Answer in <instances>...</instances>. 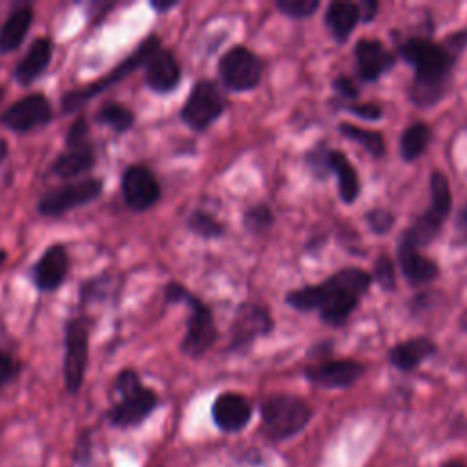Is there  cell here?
<instances>
[{
  "label": "cell",
  "mask_w": 467,
  "mask_h": 467,
  "mask_svg": "<svg viewBox=\"0 0 467 467\" xmlns=\"http://www.w3.org/2000/svg\"><path fill=\"white\" fill-rule=\"evenodd\" d=\"M102 181L97 177H82L60 186H55L40 195L36 212L42 217H60L78 206H86L100 197Z\"/></svg>",
  "instance_id": "9c48e42d"
},
{
  "label": "cell",
  "mask_w": 467,
  "mask_h": 467,
  "mask_svg": "<svg viewBox=\"0 0 467 467\" xmlns=\"http://www.w3.org/2000/svg\"><path fill=\"white\" fill-rule=\"evenodd\" d=\"M356 62L358 73L363 80H376L394 66L396 58L379 40L361 38L356 44Z\"/></svg>",
  "instance_id": "d6986e66"
},
{
  "label": "cell",
  "mask_w": 467,
  "mask_h": 467,
  "mask_svg": "<svg viewBox=\"0 0 467 467\" xmlns=\"http://www.w3.org/2000/svg\"><path fill=\"white\" fill-rule=\"evenodd\" d=\"M186 226L202 239H219L226 232V226L213 213L204 210H193L186 219Z\"/></svg>",
  "instance_id": "f546056e"
},
{
  "label": "cell",
  "mask_w": 467,
  "mask_h": 467,
  "mask_svg": "<svg viewBox=\"0 0 467 467\" xmlns=\"http://www.w3.org/2000/svg\"><path fill=\"white\" fill-rule=\"evenodd\" d=\"M363 372V365L354 359H336L308 367L305 376L310 383L323 389H347L354 385Z\"/></svg>",
  "instance_id": "2e32d148"
},
{
  "label": "cell",
  "mask_w": 467,
  "mask_h": 467,
  "mask_svg": "<svg viewBox=\"0 0 467 467\" xmlns=\"http://www.w3.org/2000/svg\"><path fill=\"white\" fill-rule=\"evenodd\" d=\"M120 192L126 206L133 212H146L161 199V184L144 164H131L122 171Z\"/></svg>",
  "instance_id": "4fadbf2b"
},
{
  "label": "cell",
  "mask_w": 467,
  "mask_h": 467,
  "mask_svg": "<svg viewBox=\"0 0 467 467\" xmlns=\"http://www.w3.org/2000/svg\"><path fill=\"white\" fill-rule=\"evenodd\" d=\"M53 119L51 102L44 93H29L15 100L2 115L0 122L15 133H27L35 128L49 124Z\"/></svg>",
  "instance_id": "7c38bea8"
},
{
  "label": "cell",
  "mask_w": 467,
  "mask_h": 467,
  "mask_svg": "<svg viewBox=\"0 0 467 467\" xmlns=\"http://www.w3.org/2000/svg\"><path fill=\"white\" fill-rule=\"evenodd\" d=\"M97 164L95 146L89 140L82 142H66L64 151H60L51 164V173L60 179H77L80 175H86L93 170Z\"/></svg>",
  "instance_id": "ac0fdd59"
},
{
  "label": "cell",
  "mask_w": 467,
  "mask_h": 467,
  "mask_svg": "<svg viewBox=\"0 0 467 467\" xmlns=\"http://www.w3.org/2000/svg\"><path fill=\"white\" fill-rule=\"evenodd\" d=\"M31 24H33L31 7H18L11 11L4 20V24L0 26V55L16 51L22 46Z\"/></svg>",
  "instance_id": "603a6c76"
},
{
  "label": "cell",
  "mask_w": 467,
  "mask_h": 467,
  "mask_svg": "<svg viewBox=\"0 0 467 467\" xmlns=\"http://www.w3.org/2000/svg\"><path fill=\"white\" fill-rule=\"evenodd\" d=\"M429 140H431V128L425 122L410 124L401 135V142H400L401 157L405 161L418 159L427 150Z\"/></svg>",
  "instance_id": "83f0119b"
},
{
  "label": "cell",
  "mask_w": 467,
  "mask_h": 467,
  "mask_svg": "<svg viewBox=\"0 0 467 467\" xmlns=\"http://www.w3.org/2000/svg\"><path fill=\"white\" fill-rule=\"evenodd\" d=\"M2 99H4V89L0 88V100H2Z\"/></svg>",
  "instance_id": "f6af8a7d"
},
{
  "label": "cell",
  "mask_w": 467,
  "mask_h": 467,
  "mask_svg": "<svg viewBox=\"0 0 467 467\" xmlns=\"http://www.w3.org/2000/svg\"><path fill=\"white\" fill-rule=\"evenodd\" d=\"M226 104V95L219 82L201 78L192 86L179 117L192 131H204L223 115Z\"/></svg>",
  "instance_id": "52a82bcc"
},
{
  "label": "cell",
  "mask_w": 467,
  "mask_h": 467,
  "mask_svg": "<svg viewBox=\"0 0 467 467\" xmlns=\"http://www.w3.org/2000/svg\"><path fill=\"white\" fill-rule=\"evenodd\" d=\"M367 223L376 234H387L394 224V215L385 208H374L367 213Z\"/></svg>",
  "instance_id": "e575fe53"
},
{
  "label": "cell",
  "mask_w": 467,
  "mask_h": 467,
  "mask_svg": "<svg viewBox=\"0 0 467 467\" xmlns=\"http://www.w3.org/2000/svg\"><path fill=\"white\" fill-rule=\"evenodd\" d=\"M69 255L64 244H51L31 268V277L40 292L57 290L67 277Z\"/></svg>",
  "instance_id": "9a60e30c"
},
{
  "label": "cell",
  "mask_w": 467,
  "mask_h": 467,
  "mask_svg": "<svg viewBox=\"0 0 467 467\" xmlns=\"http://www.w3.org/2000/svg\"><path fill=\"white\" fill-rule=\"evenodd\" d=\"M161 47V38L157 35H150L148 38H144L131 55H128L122 62H119L111 71H108L104 77L97 78L95 82L84 86V88H77V89H69L62 95L60 99V106L64 113H73L77 109H80V106L88 104L93 97L104 93L106 89H109L113 84L124 80L128 75H131L139 66H144V62L148 60V57Z\"/></svg>",
  "instance_id": "8992f818"
},
{
  "label": "cell",
  "mask_w": 467,
  "mask_h": 467,
  "mask_svg": "<svg viewBox=\"0 0 467 467\" xmlns=\"http://www.w3.org/2000/svg\"><path fill=\"white\" fill-rule=\"evenodd\" d=\"M334 89H336L339 95L347 97V99H354V97H358V89H356V86H354V84H352V80H350L348 77H345V75H341V77H337V78L334 80Z\"/></svg>",
  "instance_id": "74e56055"
},
{
  "label": "cell",
  "mask_w": 467,
  "mask_h": 467,
  "mask_svg": "<svg viewBox=\"0 0 467 467\" xmlns=\"http://www.w3.org/2000/svg\"><path fill=\"white\" fill-rule=\"evenodd\" d=\"M20 370V363L7 352L0 350V387L9 383Z\"/></svg>",
  "instance_id": "d590c367"
},
{
  "label": "cell",
  "mask_w": 467,
  "mask_h": 467,
  "mask_svg": "<svg viewBox=\"0 0 467 467\" xmlns=\"http://www.w3.org/2000/svg\"><path fill=\"white\" fill-rule=\"evenodd\" d=\"M374 277L383 290H392L396 286L394 263L389 255H379L374 263Z\"/></svg>",
  "instance_id": "836d02e7"
},
{
  "label": "cell",
  "mask_w": 467,
  "mask_h": 467,
  "mask_svg": "<svg viewBox=\"0 0 467 467\" xmlns=\"http://www.w3.org/2000/svg\"><path fill=\"white\" fill-rule=\"evenodd\" d=\"M250 418L252 405L239 392H221L212 403V420L223 432L243 431Z\"/></svg>",
  "instance_id": "e0dca14e"
},
{
  "label": "cell",
  "mask_w": 467,
  "mask_h": 467,
  "mask_svg": "<svg viewBox=\"0 0 467 467\" xmlns=\"http://www.w3.org/2000/svg\"><path fill=\"white\" fill-rule=\"evenodd\" d=\"M243 224L250 234H263L274 224V213L265 202L254 204L243 213Z\"/></svg>",
  "instance_id": "1f68e13d"
},
{
  "label": "cell",
  "mask_w": 467,
  "mask_h": 467,
  "mask_svg": "<svg viewBox=\"0 0 467 467\" xmlns=\"http://www.w3.org/2000/svg\"><path fill=\"white\" fill-rule=\"evenodd\" d=\"M150 5H151V9H155L159 15H164V13H168L170 9H173V7H177L179 5V0H164V2H161V0H151L150 2Z\"/></svg>",
  "instance_id": "ab89813d"
},
{
  "label": "cell",
  "mask_w": 467,
  "mask_h": 467,
  "mask_svg": "<svg viewBox=\"0 0 467 467\" xmlns=\"http://www.w3.org/2000/svg\"><path fill=\"white\" fill-rule=\"evenodd\" d=\"M358 5H359L361 20H365V22H370L374 18V15L378 13V7H379L376 0H365V2L358 4Z\"/></svg>",
  "instance_id": "f35d334b"
},
{
  "label": "cell",
  "mask_w": 467,
  "mask_h": 467,
  "mask_svg": "<svg viewBox=\"0 0 467 467\" xmlns=\"http://www.w3.org/2000/svg\"><path fill=\"white\" fill-rule=\"evenodd\" d=\"M164 299L170 305L184 303L190 308L186 319V332L179 345L181 352L190 358L204 356L217 341V327L210 306L177 281H170L164 286Z\"/></svg>",
  "instance_id": "3957f363"
},
{
  "label": "cell",
  "mask_w": 467,
  "mask_h": 467,
  "mask_svg": "<svg viewBox=\"0 0 467 467\" xmlns=\"http://www.w3.org/2000/svg\"><path fill=\"white\" fill-rule=\"evenodd\" d=\"M89 358V323L86 317H71L64 325V387L77 394L84 383Z\"/></svg>",
  "instance_id": "ba28073f"
},
{
  "label": "cell",
  "mask_w": 467,
  "mask_h": 467,
  "mask_svg": "<svg viewBox=\"0 0 467 467\" xmlns=\"http://www.w3.org/2000/svg\"><path fill=\"white\" fill-rule=\"evenodd\" d=\"M327 164L328 171H334L337 175V188L341 199L350 204L359 195V179L356 173V168L347 161L345 153L337 150H328L327 153Z\"/></svg>",
  "instance_id": "d4e9b609"
},
{
  "label": "cell",
  "mask_w": 467,
  "mask_h": 467,
  "mask_svg": "<svg viewBox=\"0 0 467 467\" xmlns=\"http://www.w3.org/2000/svg\"><path fill=\"white\" fill-rule=\"evenodd\" d=\"M9 155V148H7V142L0 137V162Z\"/></svg>",
  "instance_id": "b9f144b4"
},
{
  "label": "cell",
  "mask_w": 467,
  "mask_h": 467,
  "mask_svg": "<svg viewBox=\"0 0 467 467\" xmlns=\"http://www.w3.org/2000/svg\"><path fill=\"white\" fill-rule=\"evenodd\" d=\"M434 352H436L434 341H431L425 336H418L394 345L389 352V359L400 370H412L423 359L431 358Z\"/></svg>",
  "instance_id": "7402d4cb"
},
{
  "label": "cell",
  "mask_w": 467,
  "mask_h": 467,
  "mask_svg": "<svg viewBox=\"0 0 467 467\" xmlns=\"http://www.w3.org/2000/svg\"><path fill=\"white\" fill-rule=\"evenodd\" d=\"M401 57L414 66L416 77L409 95L416 106L436 104L449 89L454 51L449 46L414 36L401 44Z\"/></svg>",
  "instance_id": "7a4b0ae2"
},
{
  "label": "cell",
  "mask_w": 467,
  "mask_h": 467,
  "mask_svg": "<svg viewBox=\"0 0 467 467\" xmlns=\"http://www.w3.org/2000/svg\"><path fill=\"white\" fill-rule=\"evenodd\" d=\"M310 418V405L294 394H272L261 403L263 432L274 441L296 436L306 427Z\"/></svg>",
  "instance_id": "5b68a950"
},
{
  "label": "cell",
  "mask_w": 467,
  "mask_h": 467,
  "mask_svg": "<svg viewBox=\"0 0 467 467\" xmlns=\"http://www.w3.org/2000/svg\"><path fill=\"white\" fill-rule=\"evenodd\" d=\"M443 221H445L443 217H440L438 213H434V212L429 208V210H427L423 215H420V217L416 219V223L405 232V235H403L401 241L412 244L414 248L425 246V244H429V243L438 235V232H440Z\"/></svg>",
  "instance_id": "484cf974"
},
{
  "label": "cell",
  "mask_w": 467,
  "mask_h": 467,
  "mask_svg": "<svg viewBox=\"0 0 467 467\" xmlns=\"http://www.w3.org/2000/svg\"><path fill=\"white\" fill-rule=\"evenodd\" d=\"M339 131L347 139L358 142L372 157H381L385 153V139H383V135L379 131L363 130V128H359L356 124H350V122H341L339 124Z\"/></svg>",
  "instance_id": "f1b7e54d"
},
{
  "label": "cell",
  "mask_w": 467,
  "mask_h": 467,
  "mask_svg": "<svg viewBox=\"0 0 467 467\" xmlns=\"http://www.w3.org/2000/svg\"><path fill=\"white\" fill-rule=\"evenodd\" d=\"M452 197L447 177L441 171H434L431 177V210L440 217H447L451 212Z\"/></svg>",
  "instance_id": "4dcf8cb0"
},
{
  "label": "cell",
  "mask_w": 467,
  "mask_h": 467,
  "mask_svg": "<svg viewBox=\"0 0 467 467\" xmlns=\"http://www.w3.org/2000/svg\"><path fill=\"white\" fill-rule=\"evenodd\" d=\"M274 328L268 308L255 303H243L237 306L230 327V352H244L255 339L270 334Z\"/></svg>",
  "instance_id": "8fae6325"
},
{
  "label": "cell",
  "mask_w": 467,
  "mask_h": 467,
  "mask_svg": "<svg viewBox=\"0 0 467 467\" xmlns=\"http://www.w3.org/2000/svg\"><path fill=\"white\" fill-rule=\"evenodd\" d=\"M348 109H350L356 117L368 119V120L381 119V113H383V109H381L378 104H374V102H359V104H352V106H348Z\"/></svg>",
  "instance_id": "8d00e7d4"
},
{
  "label": "cell",
  "mask_w": 467,
  "mask_h": 467,
  "mask_svg": "<svg viewBox=\"0 0 467 467\" xmlns=\"http://www.w3.org/2000/svg\"><path fill=\"white\" fill-rule=\"evenodd\" d=\"M443 467H465V465L460 462H447Z\"/></svg>",
  "instance_id": "7bdbcfd3"
},
{
  "label": "cell",
  "mask_w": 467,
  "mask_h": 467,
  "mask_svg": "<svg viewBox=\"0 0 467 467\" xmlns=\"http://www.w3.org/2000/svg\"><path fill=\"white\" fill-rule=\"evenodd\" d=\"M456 226H458V232L467 239V204L460 210V213H458V221H456Z\"/></svg>",
  "instance_id": "60d3db41"
},
{
  "label": "cell",
  "mask_w": 467,
  "mask_h": 467,
  "mask_svg": "<svg viewBox=\"0 0 467 467\" xmlns=\"http://www.w3.org/2000/svg\"><path fill=\"white\" fill-rule=\"evenodd\" d=\"M398 263L405 279L414 286L431 283L438 275V266L429 257L420 254L418 248H414L405 241L400 243Z\"/></svg>",
  "instance_id": "44dd1931"
},
{
  "label": "cell",
  "mask_w": 467,
  "mask_h": 467,
  "mask_svg": "<svg viewBox=\"0 0 467 467\" xmlns=\"http://www.w3.org/2000/svg\"><path fill=\"white\" fill-rule=\"evenodd\" d=\"M370 281V274L350 266L336 272L325 283L290 290L285 301L288 306L301 312L319 310V316L327 325L337 327L343 325L356 308L359 297L368 290Z\"/></svg>",
  "instance_id": "6da1fadb"
},
{
  "label": "cell",
  "mask_w": 467,
  "mask_h": 467,
  "mask_svg": "<svg viewBox=\"0 0 467 467\" xmlns=\"http://www.w3.org/2000/svg\"><path fill=\"white\" fill-rule=\"evenodd\" d=\"M95 120L99 124H104V126L111 128L117 133H124L130 128H133L135 113L128 106H124L120 102H115V100H109V102H104L97 109Z\"/></svg>",
  "instance_id": "4316f807"
},
{
  "label": "cell",
  "mask_w": 467,
  "mask_h": 467,
  "mask_svg": "<svg viewBox=\"0 0 467 467\" xmlns=\"http://www.w3.org/2000/svg\"><path fill=\"white\" fill-rule=\"evenodd\" d=\"M117 401L106 412L109 425L130 429L142 423L157 407L159 398L155 390L142 385L140 376L133 368H124L117 374L111 387Z\"/></svg>",
  "instance_id": "277c9868"
},
{
  "label": "cell",
  "mask_w": 467,
  "mask_h": 467,
  "mask_svg": "<svg viewBox=\"0 0 467 467\" xmlns=\"http://www.w3.org/2000/svg\"><path fill=\"white\" fill-rule=\"evenodd\" d=\"M275 7L290 18H308L317 11L319 0H277Z\"/></svg>",
  "instance_id": "d6a6232c"
},
{
  "label": "cell",
  "mask_w": 467,
  "mask_h": 467,
  "mask_svg": "<svg viewBox=\"0 0 467 467\" xmlns=\"http://www.w3.org/2000/svg\"><path fill=\"white\" fill-rule=\"evenodd\" d=\"M51 57H53V42L49 38L40 36L33 40L29 49L22 57V60H18V64L15 66V71H13L15 80L24 88L31 86L47 69V66L51 64Z\"/></svg>",
  "instance_id": "ffe728a7"
},
{
  "label": "cell",
  "mask_w": 467,
  "mask_h": 467,
  "mask_svg": "<svg viewBox=\"0 0 467 467\" xmlns=\"http://www.w3.org/2000/svg\"><path fill=\"white\" fill-rule=\"evenodd\" d=\"M359 20V5L352 2H332L325 11V24L337 42H345Z\"/></svg>",
  "instance_id": "cb8c5ba5"
},
{
  "label": "cell",
  "mask_w": 467,
  "mask_h": 467,
  "mask_svg": "<svg viewBox=\"0 0 467 467\" xmlns=\"http://www.w3.org/2000/svg\"><path fill=\"white\" fill-rule=\"evenodd\" d=\"M144 82L146 86L159 95L173 91L181 82V64L173 51L164 49L162 46L155 49L144 62Z\"/></svg>",
  "instance_id": "5bb4252c"
},
{
  "label": "cell",
  "mask_w": 467,
  "mask_h": 467,
  "mask_svg": "<svg viewBox=\"0 0 467 467\" xmlns=\"http://www.w3.org/2000/svg\"><path fill=\"white\" fill-rule=\"evenodd\" d=\"M7 259V252L5 250H0V266H2V263Z\"/></svg>",
  "instance_id": "ee69618b"
},
{
  "label": "cell",
  "mask_w": 467,
  "mask_h": 467,
  "mask_svg": "<svg viewBox=\"0 0 467 467\" xmlns=\"http://www.w3.org/2000/svg\"><path fill=\"white\" fill-rule=\"evenodd\" d=\"M217 71L221 84L228 91H252L261 82L263 60L252 49L244 46H234L221 55Z\"/></svg>",
  "instance_id": "30bf717a"
}]
</instances>
